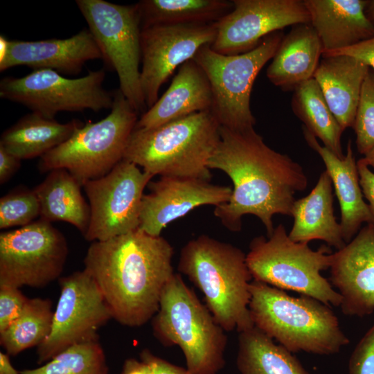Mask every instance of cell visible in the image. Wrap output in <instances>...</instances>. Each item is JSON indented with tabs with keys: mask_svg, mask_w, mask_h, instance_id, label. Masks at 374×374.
<instances>
[{
	"mask_svg": "<svg viewBox=\"0 0 374 374\" xmlns=\"http://www.w3.org/2000/svg\"><path fill=\"white\" fill-rule=\"evenodd\" d=\"M220 139L208 167L225 172L233 188L229 200L215 207L214 215L231 231H240L242 217L253 215L274 230L273 216H291L295 195L306 189L302 166L287 154L269 148L254 128L236 131L220 126Z\"/></svg>",
	"mask_w": 374,
	"mask_h": 374,
	"instance_id": "1",
	"label": "cell"
},
{
	"mask_svg": "<svg viewBox=\"0 0 374 374\" xmlns=\"http://www.w3.org/2000/svg\"><path fill=\"white\" fill-rule=\"evenodd\" d=\"M173 253L167 240L138 229L92 242L84 269L99 287L112 319L125 326L140 327L159 310L163 291L175 274Z\"/></svg>",
	"mask_w": 374,
	"mask_h": 374,
	"instance_id": "2",
	"label": "cell"
},
{
	"mask_svg": "<svg viewBox=\"0 0 374 374\" xmlns=\"http://www.w3.org/2000/svg\"><path fill=\"white\" fill-rule=\"evenodd\" d=\"M178 271L202 292L206 307L226 332L254 326L249 308L253 278L240 249L199 235L181 249Z\"/></svg>",
	"mask_w": 374,
	"mask_h": 374,
	"instance_id": "3",
	"label": "cell"
},
{
	"mask_svg": "<svg viewBox=\"0 0 374 374\" xmlns=\"http://www.w3.org/2000/svg\"><path fill=\"white\" fill-rule=\"evenodd\" d=\"M249 311L255 327L292 353H338L350 343L330 306L252 280Z\"/></svg>",
	"mask_w": 374,
	"mask_h": 374,
	"instance_id": "4",
	"label": "cell"
},
{
	"mask_svg": "<svg viewBox=\"0 0 374 374\" xmlns=\"http://www.w3.org/2000/svg\"><path fill=\"white\" fill-rule=\"evenodd\" d=\"M220 125L211 111L201 112L154 128H134L124 153L152 176L209 181L208 160L220 139Z\"/></svg>",
	"mask_w": 374,
	"mask_h": 374,
	"instance_id": "5",
	"label": "cell"
},
{
	"mask_svg": "<svg viewBox=\"0 0 374 374\" xmlns=\"http://www.w3.org/2000/svg\"><path fill=\"white\" fill-rule=\"evenodd\" d=\"M152 321L157 339L178 346L193 374H217L224 367L226 331L179 274L166 284Z\"/></svg>",
	"mask_w": 374,
	"mask_h": 374,
	"instance_id": "6",
	"label": "cell"
},
{
	"mask_svg": "<svg viewBox=\"0 0 374 374\" xmlns=\"http://www.w3.org/2000/svg\"><path fill=\"white\" fill-rule=\"evenodd\" d=\"M246 261L253 280L328 306L341 305L340 294L321 274L330 267L332 253L325 246L315 251L308 243L292 240L282 224L267 238L260 235L251 240Z\"/></svg>",
	"mask_w": 374,
	"mask_h": 374,
	"instance_id": "7",
	"label": "cell"
},
{
	"mask_svg": "<svg viewBox=\"0 0 374 374\" xmlns=\"http://www.w3.org/2000/svg\"><path fill=\"white\" fill-rule=\"evenodd\" d=\"M113 93L110 113L96 123L88 121L68 140L41 157V172L65 169L83 186L87 181L109 173L123 159L139 120L138 112L119 89Z\"/></svg>",
	"mask_w": 374,
	"mask_h": 374,
	"instance_id": "8",
	"label": "cell"
},
{
	"mask_svg": "<svg viewBox=\"0 0 374 374\" xmlns=\"http://www.w3.org/2000/svg\"><path fill=\"white\" fill-rule=\"evenodd\" d=\"M281 30L265 37L253 50L226 55L201 48L193 58L203 69L212 92L211 112L221 127L242 131L254 128L256 118L250 107L255 80L275 55L283 38Z\"/></svg>",
	"mask_w": 374,
	"mask_h": 374,
	"instance_id": "9",
	"label": "cell"
},
{
	"mask_svg": "<svg viewBox=\"0 0 374 374\" xmlns=\"http://www.w3.org/2000/svg\"><path fill=\"white\" fill-rule=\"evenodd\" d=\"M102 54L115 71L119 89L139 113L147 107L143 95L141 63V21L135 4L119 5L105 0H77Z\"/></svg>",
	"mask_w": 374,
	"mask_h": 374,
	"instance_id": "10",
	"label": "cell"
},
{
	"mask_svg": "<svg viewBox=\"0 0 374 374\" xmlns=\"http://www.w3.org/2000/svg\"><path fill=\"white\" fill-rule=\"evenodd\" d=\"M103 69L68 78L51 69H36L21 78L0 81V97L21 104L32 112L54 118L60 112H99L110 109L114 93L103 87Z\"/></svg>",
	"mask_w": 374,
	"mask_h": 374,
	"instance_id": "11",
	"label": "cell"
},
{
	"mask_svg": "<svg viewBox=\"0 0 374 374\" xmlns=\"http://www.w3.org/2000/svg\"><path fill=\"white\" fill-rule=\"evenodd\" d=\"M69 253L64 235L39 219L0 234V286L42 288L62 274Z\"/></svg>",
	"mask_w": 374,
	"mask_h": 374,
	"instance_id": "12",
	"label": "cell"
},
{
	"mask_svg": "<svg viewBox=\"0 0 374 374\" xmlns=\"http://www.w3.org/2000/svg\"><path fill=\"white\" fill-rule=\"evenodd\" d=\"M151 174L123 159L109 173L83 185L90 207L87 241H104L136 230L143 190Z\"/></svg>",
	"mask_w": 374,
	"mask_h": 374,
	"instance_id": "13",
	"label": "cell"
},
{
	"mask_svg": "<svg viewBox=\"0 0 374 374\" xmlns=\"http://www.w3.org/2000/svg\"><path fill=\"white\" fill-rule=\"evenodd\" d=\"M60 285L51 330L37 346L39 364L73 345L98 340V330L112 319L99 287L84 269L60 278Z\"/></svg>",
	"mask_w": 374,
	"mask_h": 374,
	"instance_id": "14",
	"label": "cell"
},
{
	"mask_svg": "<svg viewBox=\"0 0 374 374\" xmlns=\"http://www.w3.org/2000/svg\"><path fill=\"white\" fill-rule=\"evenodd\" d=\"M216 22L205 24L154 26L141 28V86L147 108L159 99V91L175 69L211 45Z\"/></svg>",
	"mask_w": 374,
	"mask_h": 374,
	"instance_id": "15",
	"label": "cell"
},
{
	"mask_svg": "<svg viewBox=\"0 0 374 374\" xmlns=\"http://www.w3.org/2000/svg\"><path fill=\"white\" fill-rule=\"evenodd\" d=\"M232 10L216 22L210 46L216 53L233 55L256 48L269 34L285 27L310 23L301 0H233Z\"/></svg>",
	"mask_w": 374,
	"mask_h": 374,
	"instance_id": "16",
	"label": "cell"
},
{
	"mask_svg": "<svg viewBox=\"0 0 374 374\" xmlns=\"http://www.w3.org/2000/svg\"><path fill=\"white\" fill-rule=\"evenodd\" d=\"M148 186L150 193L143 196L139 229L153 236H160L168 224L197 207L227 202L232 193L229 186L190 177H161Z\"/></svg>",
	"mask_w": 374,
	"mask_h": 374,
	"instance_id": "17",
	"label": "cell"
},
{
	"mask_svg": "<svg viewBox=\"0 0 374 374\" xmlns=\"http://www.w3.org/2000/svg\"><path fill=\"white\" fill-rule=\"evenodd\" d=\"M330 282L341 297L346 316L374 311V224H366L342 249L332 253Z\"/></svg>",
	"mask_w": 374,
	"mask_h": 374,
	"instance_id": "18",
	"label": "cell"
},
{
	"mask_svg": "<svg viewBox=\"0 0 374 374\" xmlns=\"http://www.w3.org/2000/svg\"><path fill=\"white\" fill-rule=\"evenodd\" d=\"M102 58L100 48L87 28L66 39L10 40L7 55L0 62V71L26 66L33 70L51 69L76 75L87 62Z\"/></svg>",
	"mask_w": 374,
	"mask_h": 374,
	"instance_id": "19",
	"label": "cell"
},
{
	"mask_svg": "<svg viewBox=\"0 0 374 374\" xmlns=\"http://www.w3.org/2000/svg\"><path fill=\"white\" fill-rule=\"evenodd\" d=\"M302 130L306 143L321 157L332 179L340 206L342 236L347 244L357 235L363 224H374L369 206L364 199L351 140L348 141L346 154L341 159L321 145L317 137L304 126Z\"/></svg>",
	"mask_w": 374,
	"mask_h": 374,
	"instance_id": "20",
	"label": "cell"
},
{
	"mask_svg": "<svg viewBox=\"0 0 374 374\" xmlns=\"http://www.w3.org/2000/svg\"><path fill=\"white\" fill-rule=\"evenodd\" d=\"M310 23L323 51L355 45L374 37V24L366 15V0H304Z\"/></svg>",
	"mask_w": 374,
	"mask_h": 374,
	"instance_id": "21",
	"label": "cell"
},
{
	"mask_svg": "<svg viewBox=\"0 0 374 374\" xmlns=\"http://www.w3.org/2000/svg\"><path fill=\"white\" fill-rule=\"evenodd\" d=\"M212 92L206 75L193 60L181 64L156 103L138 120L136 128H154L190 114L211 111Z\"/></svg>",
	"mask_w": 374,
	"mask_h": 374,
	"instance_id": "22",
	"label": "cell"
},
{
	"mask_svg": "<svg viewBox=\"0 0 374 374\" xmlns=\"http://www.w3.org/2000/svg\"><path fill=\"white\" fill-rule=\"evenodd\" d=\"M371 68L346 55L322 57L313 78L344 130L353 127L364 80Z\"/></svg>",
	"mask_w": 374,
	"mask_h": 374,
	"instance_id": "23",
	"label": "cell"
},
{
	"mask_svg": "<svg viewBox=\"0 0 374 374\" xmlns=\"http://www.w3.org/2000/svg\"><path fill=\"white\" fill-rule=\"evenodd\" d=\"M320 39L310 23L293 26L267 69V77L283 91H294L313 78L322 56Z\"/></svg>",
	"mask_w": 374,
	"mask_h": 374,
	"instance_id": "24",
	"label": "cell"
},
{
	"mask_svg": "<svg viewBox=\"0 0 374 374\" xmlns=\"http://www.w3.org/2000/svg\"><path fill=\"white\" fill-rule=\"evenodd\" d=\"M333 185L326 170L310 193L296 199L292 209L293 226L289 238L297 242L321 240L339 250L346 244L340 223L334 215Z\"/></svg>",
	"mask_w": 374,
	"mask_h": 374,
	"instance_id": "25",
	"label": "cell"
},
{
	"mask_svg": "<svg viewBox=\"0 0 374 374\" xmlns=\"http://www.w3.org/2000/svg\"><path fill=\"white\" fill-rule=\"evenodd\" d=\"M82 186L66 170L54 169L33 190L40 206V218L74 226L83 236L90 222V207L81 193Z\"/></svg>",
	"mask_w": 374,
	"mask_h": 374,
	"instance_id": "26",
	"label": "cell"
},
{
	"mask_svg": "<svg viewBox=\"0 0 374 374\" xmlns=\"http://www.w3.org/2000/svg\"><path fill=\"white\" fill-rule=\"evenodd\" d=\"M82 125L78 120L60 123L31 112L2 133L0 145L21 160L41 157L68 140Z\"/></svg>",
	"mask_w": 374,
	"mask_h": 374,
	"instance_id": "27",
	"label": "cell"
},
{
	"mask_svg": "<svg viewBox=\"0 0 374 374\" xmlns=\"http://www.w3.org/2000/svg\"><path fill=\"white\" fill-rule=\"evenodd\" d=\"M236 366L241 374H310L293 353L255 326L239 332Z\"/></svg>",
	"mask_w": 374,
	"mask_h": 374,
	"instance_id": "28",
	"label": "cell"
},
{
	"mask_svg": "<svg viewBox=\"0 0 374 374\" xmlns=\"http://www.w3.org/2000/svg\"><path fill=\"white\" fill-rule=\"evenodd\" d=\"M136 6L141 28L215 23L233 8L227 0H142Z\"/></svg>",
	"mask_w": 374,
	"mask_h": 374,
	"instance_id": "29",
	"label": "cell"
},
{
	"mask_svg": "<svg viewBox=\"0 0 374 374\" xmlns=\"http://www.w3.org/2000/svg\"><path fill=\"white\" fill-rule=\"evenodd\" d=\"M292 108L303 126L338 157L342 159L341 137L344 132L331 112L321 89L314 78L302 83L294 90Z\"/></svg>",
	"mask_w": 374,
	"mask_h": 374,
	"instance_id": "30",
	"label": "cell"
},
{
	"mask_svg": "<svg viewBox=\"0 0 374 374\" xmlns=\"http://www.w3.org/2000/svg\"><path fill=\"white\" fill-rule=\"evenodd\" d=\"M53 313L49 299H28L19 317L0 333L6 354L15 356L42 344L51 330Z\"/></svg>",
	"mask_w": 374,
	"mask_h": 374,
	"instance_id": "31",
	"label": "cell"
},
{
	"mask_svg": "<svg viewBox=\"0 0 374 374\" xmlns=\"http://www.w3.org/2000/svg\"><path fill=\"white\" fill-rule=\"evenodd\" d=\"M20 374H109L103 348L98 340L73 345L37 368Z\"/></svg>",
	"mask_w": 374,
	"mask_h": 374,
	"instance_id": "32",
	"label": "cell"
},
{
	"mask_svg": "<svg viewBox=\"0 0 374 374\" xmlns=\"http://www.w3.org/2000/svg\"><path fill=\"white\" fill-rule=\"evenodd\" d=\"M40 215V206L34 190L15 189L0 199V229L24 226Z\"/></svg>",
	"mask_w": 374,
	"mask_h": 374,
	"instance_id": "33",
	"label": "cell"
},
{
	"mask_svg": "<svg viewBox=\"0 0 374 374\" xmlns=\"http://www.w3.org/2000/svg\"><path fill=\"white\" fill-rule=\"evenodd\" d=\"M358 152L366 154L374 148V73L366 76L353 126Z\"/></svg>",
	"mask_w": 374,
	"mask_h": 374,
	"instance_id": "34",
	"label": "cell"
},
{
	"mask_svg": "<svg viewBox=\"0 0 374 374\" xmlns=\"http://www.w3.org/2000/svg\"><path fill=\"white\" fill-rule=\"evenodd\" d=\"M349 374H374V324L362 337L348 362Z\"/></svg>",
	"mask_w": 374,
	"mask_h": 374,
	"instance_id": "35",
	"label": "cell"
},
{
	"mask_svg": "<svg viewBox=\"0 0 374 374\" xmlns=\"http://www.w3.org/2000/svg\"><path fill=\"white\" fill-rule=\"evenodd\" d=\"M28 299L19 288L0 286V333L19 317Z\"/></svg>",
	"mask_w": 374,
	"mask_h": 374,
	"instance_id": "36",
	"label": "cell"
},
{
	"mask_svg": "<svg viewBox=\"0 0 374 374\" xmlns=\"http://www.w3.org/2000/svg\"><path fill=\"white\" fill-rule=\"evenodd\" d=\"M346 55L354 57L374 70V37L345 48L324 52L321 57Z\"/></svg>",
	"mask_w": 374,
	"mask_h": 374,
	"instance_id": "37",
	"label": "cell"
},
{
	"mask_svg": "<svg viewBox=\"0 0 374 374\" xmlns=\"http://www.w3.org/2000/svg\"><path fill=\"white\" fill-rule=\"evenodd\" d=\"M140 359L149 365L152 374H193L186 367L172 364L154 355L148 349L141 353Z\"/></svg>",
	"mask_w": 374,
	"mask_h": 374,
	"instance_id": "38",
	"label": "cell"
},
{
	"mask_svg": "<svg viewBox=\"0 0 374 374\" xmlns=\"http://www.w3.org/2000/svg\"><path fill=\"white\" fill-rule=\"evenodd\" d=\"M359 183L364 197L367 199L374 218V172L362 159L357 161Z\"/></svg>",
	"mask_w": 374,
	"mask_h": 374,
	"instance_id": "39",
	"label": "cell"
},
{
	"mask_svg": "<svg viewBox=\"0 0 374 374\" xmlns=\"http://www.w3.org/2000/svg\"><path fill=\"white\" fill-rule=\"evenodd\" d=\"M21 159L0 145V184L7 182L19 170Z\"/></svg>",
	"mask_w": 374,
	"mask_h": 374,
	"instance_id": "40",
	"label": "cell"
},
{
	"mask_svg": "<svg viewBox=\"0 0 374 374\" xmlns=\"http://www.w3.org/2000/svg\"><path fill=\"white\" fill-rule=\"evenodd\" d=\"M119 374H152L149 365L141 359H127Z\"/></svg>",
	"mask_w": 374,
	"mask_h": 374,
	"instance_id": "41",
	"label": "cell"
},
{
	"mask_svg": "<svg viewBox=\"0 0 374 374\" xmlns=\"http://www.w3.org/2000/svg\"><path fill=\"white\" fill-rule=\"evenodd\" d=\"M0 374H20L12 365L9 355L0 352Z\"/></svg>",
	"mask_w": 374,
	"mask_h": 374,
	"instance_id": "42",
	"label": "cell"
},
{
	"mask_svg": "<svg viewBox=\"0 0 374 374\" xmlns=\"http://www.w3.org/2000/svg\"><path fill=\"white\" fill-rule=\"evenodd\" d=\"M10 45V40H8L4 35L0 36V62L2 61L8 52Z\"/></svg>",
	"mask_w": 374,
	"mask_h": 374,
	"instance_id": "43",
	"label": "cell"
},
{
	"mask_svg": "<svg viewBox=\"0 0 374 374\" xmlns=\"http://www.w3.org/2000/svg\"><path fill=\"white\" fill-rule=\"evenodd\" d=\"M366 15L369 20L374 24V0L368 1L366 7Z\"/></svg>",
	"mask_w": 374,
	"mask_h": 374,
	"instance_id": "44",
	"label": "cell"
},
{
	"mask_svg": "<svg viewBox=\"0 0 374 374\" xmlns=\"http://www.w3.org/2000/svg\"><path fill=\"white\" fill-rule=\"evenodd\" d=\"M362 159L369 167L371 166L374 168V148L365 154Z\"/></svg>",
	"mask_w": 374,
	"mask_h": 374,
	"instance_id": "45",
	"label": "cell"
}]
</instances>
